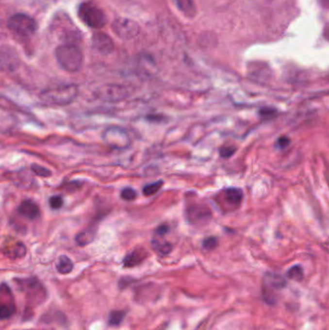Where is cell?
<instances>
[{"mask_svg":"<svg viewBox=\"0 0 329 330\" xmlns=\"http://www.w3.org/2000/svg\"><path fill=\"white\" fill-rule=\"evenodd\" d=\"M79 88L75 84L60 85L42 91L39 95L40 99L46 104L68 105L78 97Z\"/></svg>","mask_w":329,"mask_h":330,"instance_id":"1","label":"cell"},{"mask_svg":"<svg viewBox=\"0 0 329 330\" xmlns=\"http://www.w3.org/2000/svg\"><path fill=\"white\" fill-rule=\"evenodd\" d=\"M55 57L59 66L68 73H78L82 67V52L77 46H59L55 50Z\"/></svg>","mask_w":329,"mask_h":330,"instance_id":"2","label":"cell"},{"mask_svg":"<svg viewBox=\"0 0 329 330\" xmlns=\"http://www.w3.org/2000/svg\"><path fill=\"white\" fill-rule=\"evenodd\" d=\"M79 16L83 22L93 28L100 29L106 24V16L102 9L93 2H85L79 8Z\"/></svg>","mask_w":329,"mask_h":330,"instance_id":"3","label":"cell"},{"mask_svg":"<svg viewBox=\"0 0 329 330\" xmlns=\"http://www.w3.org/2000/svg\"><path fill=\"white\" fill-rule=\"evenodd\" d=\"M7 25L10 31L19 38L31 37L37 28L35 20L25 14H16L12 16L8 19Z\"/></svg>","mask_w":329,"mask_h":330,"instance_id":"4","label":"cell"},{"mask_svg":"<svg viewBox=\"0 0 329 330\" xmlns=\"http://www.w3.org/2000/svg\"><path fill=\"white\" fill-rule=\"evenodd\" d=\"M105 145L113 150L123 151L132 145V139L126 130L120 127H109L101 135Z\"/></svg>","mask_w":329,"mask_h":330,"instance_id":"5","label":"cell"},{"mask_svg":"<svg viewBox=\"0 0 329 330\" xmlns=\"http://www.w3.org/2000/svg\"><path fill=\"white\" fill-rule=\"evenodd\" d=\"M95 97L104 102H119L129 97V91L125 86L118 84H108L99 87L95 92Z\"/></svg>","mask_w":329,"mask_h":330,"instance_id":"6","label":"cell"},{"mask_svg":"<svg viewBox=\"0 0 329 330\" xmlns=\"http://www.w3.org/2000/svg\"><path fill=\"white\" fill-rule=\"evenodd\" d=\"M287 285L286 279L277 273L267 272L263 278V298L265 302L274 304L276 297L273 291L281 290Z\"/></svg>","mask_w":329,"mask_h":330,"instance_id":"7","label":"cell"},{"mask_svg":"<svg viewBox=\"0 0 329 330\" xmlns=\"http://www.w3.org/2000/svg\"><path fill=\"white\" fill-rule=\"evenodd\" d=\"M113 32L121 39L130 40L137 36L139 33V26L133 20L119 17L112 23Z\"/></svg>","mask_w":329,"mask_h":330,"instance_id":"8","label":"cell"},{"mask_svg":"<svg viewBox=\"0 0 329 330\" xmlns=\"http://www.w3.org/2000/svg\"><path fill=\"white\" fill-rule=\"evenodd\" d=\"M92 47L96 51L101 54H109L114 50L113 41L110 37L101 32H97L93 35Z\"/></svg>","mask_w":329,"mask_h":330,"instance_id":"9","label":"cell"},{"mask_svg":"<svg viewBox=\"0 0 329 330\" xmlns=\"http://www.w3.org/2000/svg\"><path fill=\"white\" fill-rule=\"evenodd\" d=\"M17 212L20 215H22L24 218L29 220H34L39 216L40 210L38 205L29 199L23 200L20 205L17 208Z\"/></svg>","mask_w":329,"mask_h":330,"instance_id":"10","label":"cell"},{"mask_svg":"<svg viewBox=\"0 0 329 330\" xmlns=\"http://www.w3.org/2000/svg\"><path fill=\"white\" fill-rule=\"evenodd\" d=\"M19 282V286L21 287L22 291H25L29 296H31V297H40V294L46 295V291L45 289H41V290H36L40 287H42V284L40 283V281L34 277L31 278H27V279H22V280H17Z\"/></svg>","mask_w":329,"mask_h":330,"instance_id":"11","label":"cell"},{"mask_svg":"<svg viewBox=\"0 0 329 330\" xmlns=\"http://www.w3.org/2000/svg\"><path fill=\"white\" fill-rule=\"evenodd\" d=\"M210 214V210L203 206H192L186 211L187 219L191 223H198L202 220H207Z\"/></svg>","mask_w":329,"mask_h":330,"instance_id":"12","label":"cell"},{"mask_svg":"<svg viewBox=\"0 0 329 330\" xmlns=\"http://www.w3.org/2000/svg\"><path fill=\"white\" fill-rule=\"evenodd\" d=\"M147 252L143 248L135 249L127 255L123 261V264L126 267H132L139 264H141L147 257Z\"/></svg>","mask_w":329,"mask_h":330,"instance_id":"13","label":"cell"},{"mask_svg":"<svg viewBox=\"0 0 329 330\" xmlns=\"http://www.w3.org/2000/svg\"><path fill=\"white\" fill-rule=\"evenodd\" d=\"M3 253L11 259H18L24 257L26 254V248L22 243L16 242L13 246H7L4 248Z\"/></svg>","mask_w":329,"mask_h":330,"instance_id":"14","label":"cell"},{"mask_svg":"<svg viewBox=\"0 0 329 330\" xmlns=\"http://www.w3.org/2000/svg\"><path fill=\"white\" fill-rule=\"evenodd\" d=\"M243 191L239 188H227L224 191V199L231 206H239L243 201Z\"/></svg>","mask_w":329,"mask_h":330,"instance_id":"15","label":"cell"},{"mask_svg":"<svg viewBox=\"0 0 329 330\" xmlns=\"http://www.w3.org/2000/svg\"><path fill=\"white\" fill-rule=\"evenodd\" d=\"M95 235H96V227H90L77 235L76 242L80 247H85L93 242Z\"/></svg>","mask_w":329,"mask_h":330,"instance_id":"16","label":"cell"},{"mask_svg":"<svg viewBox=\"0 0 329 330\" xmlns=\"http://www.w3.org/2000/svg\"><path fill=\"white\" fill-rule=\"evenodd\" d=\"M159 238H154L152 241V247L156 252L161 256H166L172 251V246L170 243L163 241L161 236H157Z\"/></svg>","mask_w":329,"mask_h":330,"instance_id":"17","label":"cell"},{"mask_svg":"<svg viewBox=\"0 0 329 330\" xmlns=\"http://www.w3.org/2000/svg\"><path fill=\"white\" fill-rule=\"evenodd\" d=\"M56 268L58 272L61 274H68L72 272V270L74 269V263L69 257L63 255L58 259Z\"/></svg>","mask_w":329,"mask_h":330,"instance_id":"18","label":"cell"},{"mask_svg":"<svg viewBox=\"0 0 329 330\" xmlns=\"http://www.w3.org/2000/svg\"><path fill=\"white\" fill-rule=\"evenodd\" d=\"M178 8L187 16H193L196 13L193 0H176Z\"/></svg>","mask_w":329,"mask_h":330,"instance_id":"19","label":"cell"},{"mask_svg":"<svg viewBox=\"0 0 329 330\" xmlns=\"http://www.w3.org/2000/svg\"><path fill=\"white\" fill-rule=\"evenodd\" d=\"M163 185H164V181H162V180L157 181V182H152V183H149V184H147L143 187V194L145 196H152V195L156 194L157 192H159Z\"/></svg>","mask_w":329,"mask_h":330,"instance_id":"20","label":"cell"},{"mask_svg":"<svg viewBox=\"0 0 329 330\" xmlns=\"http://www.w3.org/2000/svg\"><path fill=\"white\" fill-rule=\"evenodd\" d=\"M16 312V306L13 302L11 303H4L2 302L0 305V316L2 320L8 319L13 316Z\"/></svg>","mask_w":329,"mask_h":330,"instance_id":"21","label":"cell"},{"mask_svg":"<svg viewBox=\"0 0 329 330\" xmlns=\"http://www.w3.org/2000/svg\"><path fill=\"white\" fill-rule=\"evenodd\" d=\"M125 318V312L124 311H112L108 316V325L111 327L119 326Z\"/></svg>","mask_w":329,"mask_h":330,"instance_id":"22","label":"cell"},{"mask_svg":"<svg viewBox=\"0 0 329 330\" xmlns=\"http://www.w3.org/2000/svg\"><path fill=\"white\" fill-rule=\"evenodd\" d=\"M288 277L292 280L300 281L303 278V269L299 265H295L291 267L288 271Z\"/></svg>","mask_w":329,"mask_h":330,"instance_id":"23","label":"cell"},{"mask_svg":"<svg viewBox=\"0 0 329 330\" xmlns=\"http://www.w3.org/2000/svg\"><path fill=\"white\" fill-rule=\"evenodd\" d=\"M121 197H122V199H124L126 201H132L137 197V193L133 188L126 187L122 190Z\"/></svg>","mask_w":329,"mask_h":330,"instance_id":"24","label":"cell"},{"mask_svg":"<svg viewBox=\"0 0 329 330\" xmlns=\"http://www.w3.org/2000/svg\"><path fill=\"white\" fill-rule=\"evenodd\" d=\"M260 115L263 119H272L277 115V110L272 107H264L260 110Z\"/></svg>","mask_w":329,"mask_h":330,"instance_id":"25","label":"cell"},{"mask_svg":"<svg viewBox=\"0 0 329 330\" xmlns=\"http://www.w3.org/2000/svg\"><path fill=\"white\" fill-rule=\"evenodd\" d=\"M31 170L40 177H49L51 175V172L49 169L41 165H33L31 166Z\"/></svg>","mask_w":329,"mask_h":330,"instance_id":"26","label":"cell"},{"mask_svg":"<svg viewBox=\"0 0 329 330\" xmlns=\"http://www.w3.org/2000/svg\"><path fill=\"white\" fill-rule=\"evenodd\" d=\"M63 203H64L63 198L59 195H55V196H52V197L49 198V205L54 210L60 209L63 206Z\"/></svg>","mask_w":329,"mask_h":330,"instance_id":"27","label":"cell"},{"mask_svg":"<svg viewBox=\"0 0 329 330\" xmlns=\"http://www.w3.org/2000/svg\"><path fill=\"white\" fill-rule=\"evenodd\" d=\"M217 247V240L214 237H210L204 240L203 248L207 250H213Z\"/></svg>","mask_w":329,"mask_h":330,"instance_id":"28","label":"cell"},{"mask_svg":"<svg viewBox=\"0 0 329 330\" xmlns=\"http://www.w3.org/2000/svg\"><path fill=\"white\" fill-rule=\"evenodd\" d=\"M236 152V148L234 146H225L220 149V156L224 159H228L232 157Z\"/></svg>","mask_w":329,"mask_h":330,"instance_id":"29","label":"cell"},{"mask_svg":"<svg viewBox=\"0 0 329 330\" xmlns=\"http://www.w3.org/2000/svg\"><path fill=\"white\" fill-rule=\"evenodd\" d=\"M291 140L286 137V136H283V137H280L278 140H277V146L280 148V149H284L286 148L287 146H289Z\"/></svg>","mask_w":329,"mask_h":330,"instance_id":"30","label":"cell"},{"mask_svg":"<svg viewBox=\"0 0 329 330\" xmlns=\"http://www.w3.org/2000/svg\"><path fill=\"white\" fill-rule=\"evenodd\" d=\"M168 232H169V227H168L167 225L164 224V225L159 226V227L157 228V230H156L155 233H156V236H162V237H164V236H165Z\"/></svg>","mask_w":329,"mask_h":330,"instance_id":"31","label":"cell"},{"mask_svg":"<svg viewBox=\"0 0 329 330\" xmlns=\"http://www.w3.org/2000/svg\"><path fill=\"white\" fill-rule=\"evenodd\" d=\"M326 1H328V2H329V0H326Z\"/></svg>","mask_w":329,"mask_h":330,"instance_id":"32","label":"cell"}]
</instances>
